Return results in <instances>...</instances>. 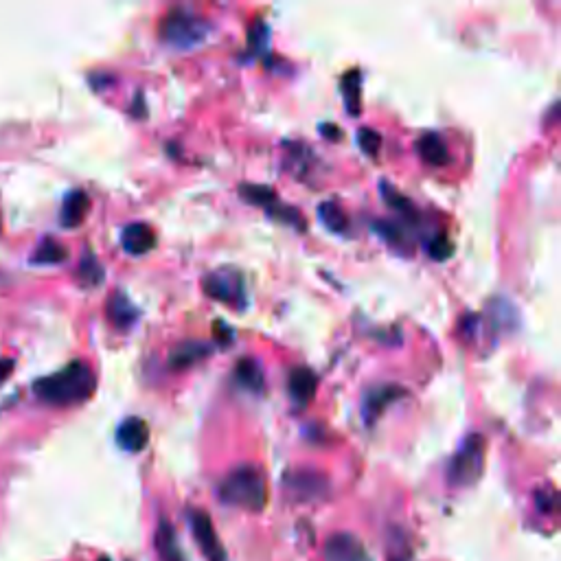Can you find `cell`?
<instances>
[{"label":"cell","mask_w":561,"mask_h":561,"mask_svg":"<svg viewBox=\"0 0 561 561\" xmlns=\"http://www.w3.org/2000/svg\"><path fill=\"white\" fill-rule=\"evenodd\" d=\"M97 388L95 371L82 360H75L66 364L53 375L40 377L33 382V395H36L42 404L47 406H77L88 402L93 397Z\"/></svg>","instance_id":"1"},{"label":"cell","mask_w":561,"mask_h":561,"mask_svg":"<svg viewBox=\"0 0 561 561\" xmlns=\"http://www.w3.org/2000/svg\"><path fill=\"white\" fill-rule=\"evenodd\" d=\"M220 500L228 507L259 513L268 507V480L257 465H239L220 483Z\"/></svg>","instance_id":"2"},{"label":"cell","mask_w":561,"mask_h":561,"mask_svg":"<svg viewBox=\"0 0 561 561\" xmlns=\"http://www.w3.org/2000/svg\"><path fill=\"white\" fill-rule=\"evenodd\" d=\"M160 40L167 42L174 49H193L209 38L211 25L202 16L193 14L187 9H171L169 14L160 22Z\"/></svg>","instance_id":"3"},{"label":"cell","mask_w":561,"mask_h":561,"mask_svg":"<svg viewBox=\"0 0 561 561\" xmlns=\"http://www.w3.org/2000/svg\"><path fill=\"white\" fill-rule=\"evenodd\" d=\"M485 452H487V445L483 434H472V437H467L459 452H456L450 461L448 467L450 485L459 489L476 485L485 469Z\"/></svg>","instance_id":"4"},{"label":"cell","mask_w":561,"mask_h":561,"mask_svg":"<svg viewBox=\"0 0 561 561\" xmlns=\"http://www.w3.org/2000/svg\"><path fill=\"white\" fill-rule=\"evenodd\" d=\"M202 290L213 301L231 305L235 309L246 307V285L244 277L231 268L213 270L202 279Z\"/></svg>","instance_id":"5"},{"label":"cell","mask_w":561,"mask_h":561,"mask_svg":"<svg viewBox=\"0 0 561 561\" xmlns=\"http://www.w3.org/2000/svg\"><path fill=\"white\" fill-rule=\"evenodd\" d=\"M189 526L206 561H228L224 544L215 531V524L209 518V513H204L202 509L189 511Z\"/></svg>","instance_id":"6"},{"label":"cell","mask_w":561,"mask_h":561,"mask_svg":"<svg viewBox=\"0 0 561 561\" xmlns=\"http://www.w3.org/2000/svg\"><path fill=\"white\" fill-rule=\"evenodd\" d=\"M285 489L299 502H316L329 494V480L314 469H296L285 476Z\"/></svg>","instance_id":"7"},{"label":"cell","mask_w":561,"mask_h":561,"mask_svg":"<svg viewBox=\"0 0 561 561\" xmlns=\"http://www.w3.org/2000/svg\"><path fill=\"white\" fill-rule=\"evenodd\" d=\"M325 561H371L369 551L358 535L353 533H334L327 537L323 548Z\"/></svg>","instance_id":"8"},{"label":"cell","mask_w":561,"mask_h":561,"mask_svg":"<svg viewBox=\"0 0 561 561\" xmlns=\"http://www.w3.org/2000/svg\"><path fill=\"white\" fill-rule=\"evenodd\" d=\"M156 242H158V237L154 233V228L150 224H143V222L128 224L121 233L123 250L128 255H134V257H141V255L150 253V250H154Z\"/></svg>","instance_id":"9"},{"label":"cell","mask_w":561,"mask_h":561,"mask_svg":"<svg viewBox=\"0 0 561 561\" xmlns=\"http://www.w3.org/2000/svg\"><path fill=\"white\" fill-rule=\"evenodd\" d=\"M117 443L125 452H143L150 443V426L141 417L125 419L117 428Z\"/></svg>","instance_id":"10"},{"label":"cell","mask_w":561,"mask_h":561,"mask_svg":"<svg viewBox=\"0 0 561 561\" xmlns=\"http://www.w3.org/2000/svg\"><path fill=\"white\" fill-rule=\"evenodd\" d=\"M316 386H318V377L309 369H305V366H299V369H294L290 373L288 391L296 406L307 408L309 404H312V399L316 395Z\"/></svg>","instance_id":"11"},{"label":"cell","mask_w":561,"mask_h":561,"mask_svg":"<svg viewBox=\"0 0 561 561\" xmlns=\"http://www.w3.org/2000/svg\"><path fill=\"white\" fill-rule=\"evenodd\" d=\"M417 152L423 163H428L432 167H443L450 163V147H448V143H445L443 136L437 132L421 134L417 141Z\"/></svg>","instance_id":"12"},{"label":"cell","mask_w":561,"mask_h":561,"mask_svg":"<svg viewBox=\"0 0 561 561\" xmlns=\"http://www.w3.org/2000/svg\"><path fill=\"white\" fill-rule=\"evenodd\" d=\"M406 391H402V388L395 386V384H388V386H380V388H375V391H371L369 395L364 397V406H362V412H364V419L366 423H373L377 417L382 415V410L391 406L395 399L399 397H404Z\"/></svg>","instance_id":"13"},{"label":"cell","mask_w":561,"mask_h":561,"mask_svg":"<svg viewBox=\"0 0 561 561\" xmlns=\"http://www.w3.org/2000/svg\"><path fill=\"white\" fill-rule=\"evenodd\" d=\"M90 211V198L88 193L82 189H73L62 202L60 211V224L64 228H77L86 220V215Z\"/></svg>","instance_id":"14"},{"label":"cell","mask_w":561,"mask_h":561,"mask_svg":"<svg viewBox=\"0 0 561 561\" xmlns=\"http://www.w3.org/2000/svg\"><path fill=\"white\" fill-rule=\"evenodd\" d=\"M209 353H211V345H206V342H198V340L182 342V345H178L169 353V366L176 371H185L189 366L209 356Z\"/></svg>","instance_id":"15"},{"label":"cell","mask_w":561,"mask_h":561,"mask_svg":"<svg viewBox=\"0 0 561 561\" xmlns=\"http://www.w3.org/2000/svg\"><path fill=\"white\" fill-rule=\"evenodd\" d=\"M108 320L119 329H130L139 320V309L132 305V301L125 294H112L106 307Z\"/></svg>","instance_id":"16"},{"label":"cell","mask_w":561,"mask_h":561,"mask_svg":"<svg viewBox=\"0 0 561 561\" xmlns=\"http://www.w3.org/2000/svg\"><path fill=\"white\" fill-rule=\"evenodd\" d=\"M156 551L160 561H187V557L182 555L176 531L171 529V524L167 520L160 522L156 529Z\"/></svg>","instance_id":"17"},{"label":"cell","mask_w":561,"mask_h":561,"mask_svg":"<svg viewBox=\"0 0 561 561\" xmlns=\"http://www.w3.org/2000/svg\"><path fill=\"white\" fill-rule=\"evenodd\" d=\"M235 377L239 386H244L250 393H263V388H266V373H263L261 364L255 358L239 360Z\"/></svg>","instance_id":"18"},{"label":"cell","mask_w":561,"mask_h":561,"mask_svg":"<svg viewBox=\"0 0 561 561\" xmlns=\"http://www.w3.org/2000/svg\"><path fill=\"white\" fill-rule=\"evenodd\" d=\"M66 259H68V248L57 242V239L47 237L42 239L40 246L36 248L31 263H36V266H57V263H62Z\"/></svg>","instance_id":"19"},{"label":"cell","mask_w":561,"mask_h":561,"mask_svg":"<svg viewBox=\"0 0 561 561\" xmlns=\"http://www.w3.org/2000/svg\"><path fill=\"white\" fill-rule=\"evenodd\" d=\"M320 220L329 228V231L334 233H345L347 226H349V217L347 213L340 209L338 204L334 202H325L320 204Z\"/></svg>","instance_id":"20"},{"label":"cell","mask_w":561,"mask_h":561,"mask_svg":"<svg viewBox=\"0 0 561 561\" xmlns=\"http://www.w3.org/2000/svg\"><path fill=\"white\" fill-rule=\"evenodd\" d=\"M77 277L79 281H82L84 285H88V288H95V285L101 283L103 279V268L99 266V261L93 253H86L82 263H79V272H77Z\"/></svg>","instance_id":"21"},{"label":"cell","mask_w":561,"mask_h":561,"mask_svg":"<svg viewBox=\"0 0 561 561\" xmlns=\"http://www.w3.org/2000/svg\"><path fill=\"white\" fill-rule=\"evenodd\" d=\"M342 93H345L347 99V110L351 114H358L360 112V73L358 71H351L345 82H342Z\"/></svg>","instance_id":"22"},{"label":"cell","mask_w":561,"mask_h":561,"mask_svg":"<svg viewBox=\"0 0 561 561\" xmlns=\"http://www.w3.org/2000/svg\"><path fill=\"white\" fill-rule=\"evenodd\" d=\"M428 253L434 261H448L452 255H454V242L448 237V235H443L439 233L437 237L432 239V242L428 244Z\"/></svg>","instance_id":"23"},{"label":"cell","mask_w":561,"mask_h":561,"mask_svg":"<svg viewBox=\"0 0 561 561\" xmlns=\"http://www.w3.org/2000/svg\"><path fill=\"white\" fill-rule=\"evenodd\" d=\"M375 231L380 233L388 244H393V246H402L406 244V233H404V228H399L391 222H375Z\"/></svg>","instance_id":"24"},{"label":"cell","mask_w":561,"mask_h":561,"mask_svg":"<svg viewBox=\"0 0 561 561\" xmlns=\"http://www.w3.org/2000/svg\"><path fill=\"white\" fill-rule=\"evenodd\" d=\"M250 47H253L257 51V55L263 53V49H268V27H266V22H253V27H250Z\"/></svg>","instance_id":"25"},{"label":"cell","mask_w":561,"mask_h":561,"mask_svg":"<svg viewBox=\"0 0 561 561\" xmlns=\"http://www.w3.org/2000/svg\"><path fill=\"white\" fill-rule=\"evenodd\" d=\"M358 143H360L364 154L375 156L377 150H380V145H382V136L377 134L375 130L364 128V130H360V134H358Z\"/></svg>","instance_id":"26"},{"label":"cell","mask_w":561,"mask_h":561,"mask_svg":"<svg viewBox=\"0 0 561 561\" xmlns=\"http://www.w3.org/2000/svg\"><path fill=\"white\" fill-rule=\"evenodd\" d=\"M11 366H14V362L11 360H5V358H0V386H3V382L9 377L11 373Z\"/></svg>","instance_id":"27"},{"label":"cell","mask_w":561,"mask_h":561,"mask_svg":"<svg viewBox=\"0 0 561 561\" xmlns=\"http://www.w3.org/2000/svg\"><path fill=\"white\" fill-rule=\"evenodd\" d=\"M101 561H110V559H101Z\"/></svg>","instance_id":"28"}]
</instances>
